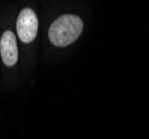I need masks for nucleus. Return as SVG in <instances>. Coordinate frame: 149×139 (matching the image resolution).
<instances>
[{"instance_id": "f257e3e1", "label": "nucleus", "mask_w": 149, "mask_h": 139, "mask_svg": "<svg viewBox=\"0 0 149 139\" xmlns=\"http://www.w3.org/2000/svg\"><path fill=\"white\" fill-rule=\"evenodd\" d=\"M84 24L78 16L62 15L50 26V42L57 47H66L78 39Z\"/></svg>"}, {"instance_id": "f03ea898", "label": "nucleus", "mask_w": 149, "mask_h": 139, "mask_svg": "<svg viewBox=\"0 0 149 139\" xmlns=\"http://www.w3.org/2000/svg\"><path fill=\"white\" fill-rule=\"evenodd\" d=\"M38 32V18L36 13L30 8H25L19 13L17 19V33L19 39L29 44L32 42Z\"/></svg>"}, {"instance_id": "7ed1b4c3", "label": "nucleus", "mask_w": 149, "mask_h": 139, "mask_svg": "<svg viewBox=\"0 0 149 139\" xmlns=\"http://www.w3.org/2000/svg\"><path fill=\"white\" fill-rule=\"evenodd\" d=\"M0 54L3 63L8 67H13L18 61V47L16 36L13 31L7 30L0 39Z\"/></svg>"}]
</instances>
